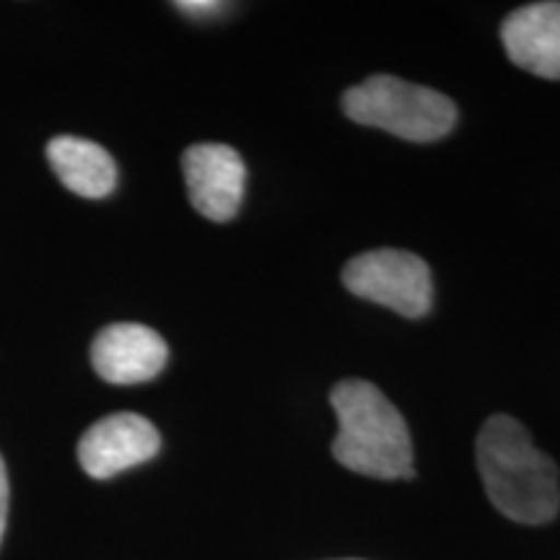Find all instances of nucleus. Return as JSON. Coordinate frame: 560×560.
Listing matches in <instances>:
<instances>
[{"mask_svg":"<svg viewBox=\"0 0 560 560\" xmlns=\"http://www.w3.org/2000/svg\"><path fill=\"white\" fill-rule=\"evenodd\" d=\"M5 514H9V478H5V465L0 459V540H3Z\"/></svg>","mask_w":560,"mask_h":560,"instance_id":"11","label":"nucleus"},{"mask_svg":"<svg viewBox=\"0 0 560 560\" xmlns=\"http://www.w3.org/2000/svg\"><path fill=\"white\" fill-rule=\"evenodd\" d=\"M161 450V436L151 420L136 412H115L96 420L79 441V462L96 480L143 465Z\"/></svg>","mask_w":560,"mask_h":560,"instance_id":"5","label":"nucleus"},{"mask_svg":"<svg viewBox=\"0 0 560 560\" xmlns=\"http://www.w3.org/2000/svg\"><path fill=\"white\" fill-rule=\"evenodd\" d=\"M170 348L156 330L136 322L109 325L91 346V363L109 384H143L161 374Z\"/></svg>","mask_w":560,"mask_h":560,"instance_id":"7","label":"nucleus"},{"mask_svg":"<svg viewBox=\"0 0 560 560\" xmlns=\"http://www.w3.org/2000/svg\"><path fill=\"white\" fill-rule=\"evenodd\" d=\"M55 174L70 192L81 198H107L117 185V166L100 143L86 138L58 136L47 145Z\"/></svg>","mask_w":560,"mask_h":560,"instance_id":"9","label":"nucleus"},{"mask_svg":"<svg viewBox=\"0 0 560 560\" xmlns=\"http://www.w3.org/2000/svg\"><path fill=\"white\" fill-rule=\"evenodd\" d=\"M342 109L353 122L387 130L412 143H433L457 125V107L439 91L395 75H371L346 91Z\"/></svg>","mask_w":560,"mask_h":560,"instance_id":"3","label":"nucleus"},{"mask_svg":"<svg viewBox=\"0 0 560 560\" xmlns=\"http://www.w3.org/2000/svg\"><path fill=\"white\" fill-rule=\"evenodd\" d=\"M501 42L514 66L540 79L560 81V3H529L501 24Z\"/></svg>","mask_w":560,"mask_h":560,"instance_id":"8","label":"nucleus"},{"mask_svg":"<svg viewBox=\"0 0 560 560\" xmlns=\"http://www.w3.org/2000/svg\"><path fill=\"white\" fill-rule=\"evenodd\" d=\"M330 402L340 425L332 457L342 467L380 480L416 475L408 423L376 384L363 380L335 384Z\"/></svg>","mask_w":560,"mask_h":560,"instance_id":"2","label":"nucleus"},{"mask_svg":"<svg viewBox=\"0 0 560 560\" xmlns=\"http://www.w3.org/2000/svg\"><path fill=\"white\" fill-rule=\"evenodd\" d=\"M478 470L488 499L509 520L545 524L560 509L558 467L516 418L493 416L478 433Z\"/></svg>","mask_w":560,"mask_h":560,"instance_id":"1","label":"nucleus"},{"mask_svg":"<svg viewBox=\"0 0 560 560\" xmlns=\"http://www.w3.org/2000/svg\"><path fill=\"white\" fill-rule=\"evenodd\" d=\"M187 192L200 215L210 221H231L242 206L247 166L240 153L223 143L190 145L182 156Z\"/></svg>","mask_w":560,"mask_h":560,"instance_id":"6","label":"nucleus"},{"mask_svg":"<svg viewBox=\"0 0 560 560\" xmlns=\"http://www.w3.org/2000/svg\"><path fill=\"white\" fill-rule=\"evenodd\" d=\"M174 9L187 13V16L208 19L226 9V3H215V0H179V3H174Z\"/></svg>","mask_w":560,"mask_h":560,"instance_id":"10","label":"nucleus"},{"mask_svg":"<svg viewBox=\"0 0 560 560\" xmlns=\"http://www.w3.org/2000/svg\"><path fill=\"white\" fill-rule=\"evenodd\" d=\"M342 283L359 299L374 301L408 319L431 312L433 278L429 265L402 249H374L353 257L342 270Z\"/></svg>","mask_w":560,"mask_h":560,"instance_id":"4","label":"nucleus"}]
</instances>
